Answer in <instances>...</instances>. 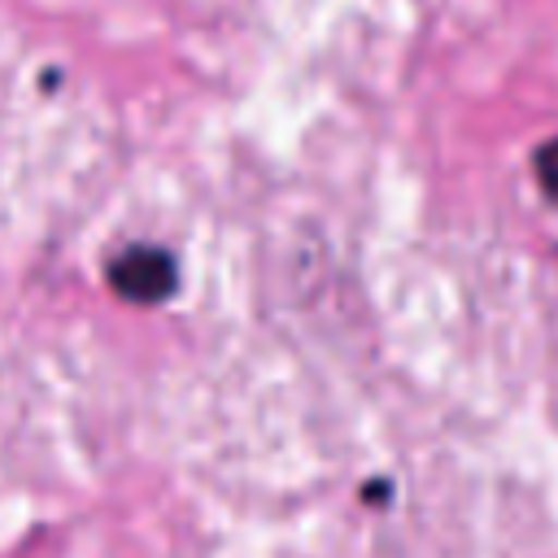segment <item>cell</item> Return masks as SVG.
<instances>
[{
  "label": "cell",
  "instance_id": "6da1fadb",
  "mask_svg": "<svg viewBox=\"0 0 558 558\" xmlns=\"http://www.w3.org/2000/svg\"><path fill=\"white\" fill-rule=\"evenodd\" d=\"M118 283L135 296H157V292L170 288V262L161 253H131L118 266Z\"/></svg>",
  "mask_w": 558,
  "mask_h": 558
},
{
  "label": "cell",
  "instance_id": "7a4b0ae2",
  "mask_svg": "<svg viewBox=\"0 0 558 558\" xmlns=\"http://www.w3.org/2000/svg\"><path fill=\"white\" fill-rule=\"evenodd\" d=\"M536 179H541V187L558 201V140H549V144L536 153Z\"/></svg>",
  "mask_w": 558,
  "mask_h": 558
}]
</instances>
